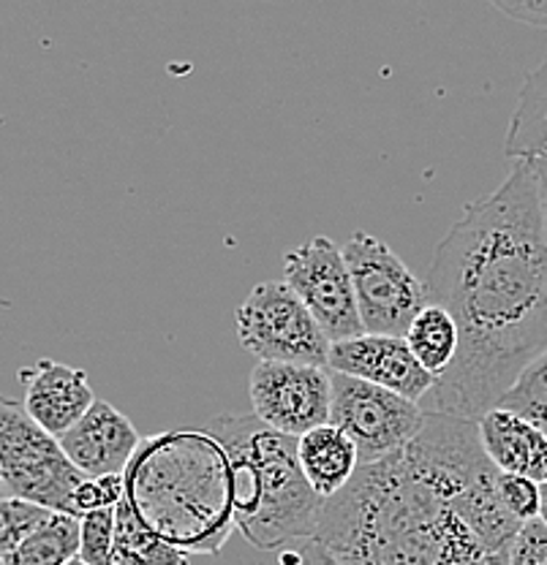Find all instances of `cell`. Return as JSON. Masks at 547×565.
Returning <instances> with one entry per match:
<instances>
[{"mask_svg":"<svg viewBox=\"0 0 547 565\" xmlns=\"http://www.w3.org/2000/svg\"><path fill=\"white\" fill-rule=\"evenodd\" d=\"M403 338L409 343V349L414 351V356L420 359L422 367L436 375V379H441L450 370V364L457 356V345H461L455 318H452L450 310L433 302H428L414 316V321L406 329Z\"/></svg>","mask_w":547,"mask_h":565,"instance_id":"d6986e66","label":"cell"},{"mask_svg":"<svg viewBox=\"0 0 547 565\" xmlns=\"http://www.w3.org/2000/svg\"><path fill=\"white\" fill-rule=\"evenodd\" d=\"M80 557L91 565H115V509H96L80 516Z\"/></svg>","mask_w":547,"mask_h":565,"instance_id":"7402d4cb","label":"cell"},{"mask_svg":"<svg viewBox=\"0 0 547 565\" xmlns=\"http://www.w3.org/2000/svg\"><path fill=\"white\" fill-rule=\"evenodd\" d=\"M80 516L69 511H50V516L28 533L11 555L3 557V565H66L80 555Z\"/></svg>","mask_w":547,"mask_h":565,"instance_id":"ac0fdd59","label":"cell"},{"mask_svg":"<svg viewBox=\"0 0 547 565\" xmlns=\"http://www.w3.org/2000/svg\"><path fill=\"white\" fill-rule=\"evenodd\" d=\"M0 481H3V479H0Z\"/></svg>","mask_w":547,"mask_h":565,"instance_id":"1f68e13d","label":"cell"},{"mask_svg":"<svg viewBox=\"0 0 547 565\" xmlns=\"http://www.w3.org/2000/svg\"><path fill=\"white\" fill-rule=\"evenodd\" d=\"M284 280L308 305L329 343H340L362 334L360 305L344 247L329 237H311L284 256Z\"/></svg>","mask_w":547,"mask_h":565,"instance_id":"9c48e42d","label":"cell"},{"mask_svg":"<svg viewBox=\"0 0 547 565\" xmlns=\"http://www.w3.org/2000/svg\"><path fill=\"white\" fill-rule=\"evenodd\" d=\"M491 3L512 20L547 31V0H491Z\"/></svg>","mask_w":547,"mask_h":565,"instance_id":"484cf974","label":"cell"},{"mask_svg":"<svg viewBox=\"0 0 547 565\" xmlns=\"http://www.w3.org/2000/svg\"><path fill=\"white\" fill-rule=\"evenodd\" d=\"M526 161H532L534 177H537L539 210H543V226H545V237H547V156H537V158H526Z\"/></svg>","mask_w":547,"mask_h":565,"instance_id":"83f0119b","label":"cell"},{"mask_svg":"<svg viewBox=\"0 0 547 565\" xmlns=\"http://www.w3.org/2000/svg\"><path fill=\"white\" fill-rule=\"evenodd\" d=\"M0 565H3V561H0Z\"/></svg>","mask_w":547,"mask_h":565,"instance_id":"4dcf8cb0","label":"cell"},{"mask_svg":"<svg viewBox=\"0 0 547 565\" xmlns=\"http://www.w3.org/2000/svg\"><path fill=\"white\" fill-rule=\"evenodd\" d=\"M0 479L17 498L72 514L85 473L63 451L61 438L28 414L25 403L0 397Z\"/></svg>","mask_w":547,"mask_h":565,"instance_id":"5b68a950","label":"cell"},{"mask_svg":"<svg viewBox=\"0 0 547 565\" xmlns=\"http://www.w3.org/2000/svg\"><path fill=\"white\" fill-rule=\"evenodd\" d=\"M115 565H191V555L147 525L123 494L115 505Z\"/></svg>","mask_w":547,"mask_h":565,"instance_id":"e0dca14e","label":"cell"},{"mask_svg":"<svg viewBox=\"0 0 547 565\" xmlns=\"http://www.w3.org/2000/svg\"><path fill=\"white\" fill-rule=\"evenodd\" d=\"M46 516H50V509L33 503V500L17 498V494L0 500V561L11 555Z\"/></svg>","mask_w":547,"mask_h":565,"instance_id":"44dd1931","label":"cell"},{"mask_svg":"<svg viewBox=\"0 0 547 565\" xmlns=\"http://www.w3.org/2000/svg\"><path fill=\"white\" fill-rule=\"evenodd\" d=\"M139 444L137 427L104 399H96L87 414L61 435L63 451L85 476L126 473Z\"/></svg>","mask_w":547,"mask_h":565,"instance_id":"7c38bea8","label":"cell"},{"mask_svg":"<svg viewBox=\"0 0 547 565\" xmlns=\"http://www.w3.org/2000/svg\"><path fill=\"white\" fill-rule=\"evenodd\" d=\"M539 520L547 525V481L543 484V509H539Z\"/></svg>","mask_w":547,"mask_h":565,"instance_id":"f1b7e54d","label":"cell"},{"mask_svg":"<svg viewBox=\"0 0 547 565\" xmlns=\"http://www.w3.org/2000/svg\"><path fill=\"white\" fill-rule=\"evenodd\" d=\"M238 340L259 362H329V338L286 280H264L240 302Z\"/></svg>","mask_w":547,"mask_h":565,"instance_id":"8992f818","label":"cell"},{"mask_svg":"<svg viewBox=\"0 0 547 565\" xmlns=\"http://www.w3.org/2000/svg\"><path fill=\"white\" fill-rule=\"evenodd\" d=\"M17 379L25 386L22 403H25L28 414L57 438L69 427H74L96 403L85 370L52 362V359H41L31 367H22Z\"/></svg>","mask_w":547,"mask_h":565,"instance_id":"4fadbf2b","label":"cell"},{"mask_svg":"<svg viewBox=\"0 0 547 565\" xmlns=\"http://www.w3.org/2000/svg\"><path fill=\"white\" fill-rule=\"evenodd\" d=\"M428 302L450 310L461 345L431 388V411L476 419L496 408L547 351V237L532 161L466 204L425 278Z\"/></svg>","mask_w":547,"mask_h":565,"instance_id":"7a4b0ae2","label":"cell"},{"mask_svg":"<svg viewBox=\"0 0 547 565\" xmlns=\"http://www.w3.org/2000/svg\"><path fill=\"white\" fill-rule=\"evenodd\" d=\"M66 565H91V563H85L80 555H76V557H72V561H69Z\"/></svg>","mask_w":547,"mask_h":565,"instance_id":"f546056e","label":"cell"},{"mask_svg":"<svg viewBox=\"0 0 547 565\" xmlns=\"http://www.w3.org/2000/svg\"><path fill=\"white\" fill-rule=\"evenodd\" d=\"M498 479L480 422L428 411L403 451L360 465L325 500L314 539L340 565H507L523 522Z\"/></svg>","mask_w":547,"mask_h":565,"instance_id":"6da1fadb","label":"cell"},{"mask_svg":"<svg viewBox=\"0 0 547 565\" xmlns=\"http://www.w3.org/2000/svg\"><path fill=\"white\" fill-rule=\"evenodd\" d=\"M344 258L365 332L406 334L414 316L428 305L425 280H417L403 258L374 234H351L344 245Z\"/></svg>","mask_w":547,"mask_h":565,"instance_id":"52a82bcc","label":"cell"},{"mask_svg":"<svg viewBox=\"0 0 547 565\" xmlns=\"http://www.w3.org/2000/svg\"><path fill=\"white\" fill-rule=\"evenodd\" d=\"M480 438L485 451L504 473L547 481V435L537 424L507 408H491L480 419Z\"/></svg>","mask_w":547,"mask_h":565,"instance_id":"5bb4252c","label":"cell"},{"mask_svg":"<svg viewBox=\"0 0 547 565\" xmlns=\"http://www.w3.org/2000/svg\"><path fill=\"white\" fill-rule=\"evenodd\" d=\"M425 419L428 411L417 399L333 370L329 422L355 440L360 465L403 451L425 427Z\"/></svg>","mask_w":547,"mask_h":565,"instance_id":"ba28073f","label":"cell"},{"mask_svg":"<svg viewBox=\"0 0 547 565\" xmlns=\"http://www.w3.org/2000/svg\"><path fill=\"white\" fill-rule=\"evenodd\" d=\"M327 367L335 373L355 375L368 384L385 386L390 392L403 394V397L417 399V403L428 397L436 384V375L422 367L403 334L362 332L333 343Z\"/></svg>","mask_w":547,"mask_h":565,"instance_id":"8fae6325","label":"cell"},{"mask_svg":"<svg viewBox=\"0 0 547 565\" xmlns=\"http://www.w3.org/2000/svg\"><path fill=\"white\" fill-rule=\"evenodd\" d=\"M281 565H340V563L325 544H319L316 539H308V544L299 546L297 552H286V555H281Z\"/></svg>","mask_w":547,"mask_h":565,"instance_id":"4316f807","label":"cell"},{"mask_svg":"<svg viewBox=\"0 0 547 565\" xmlns=\"http://www.w3.org/2000/svg\"><path fill=\"white\" fill-rule=\"evenodd\" d=\"M496 408L515 411L547 435V351L526 364L515 384L498 399Z\"/></svg>","mask_w":547,"mask_h":565,"instance_id":"ffe728a7","label":"cell"},{"mask_svg":"<svg viewBox=\"0 0 547 565\" xmlns=\"http://www.w3.org/2000/svg\"><path fill=\"white\" fill-rule=\"evenodd\" d=\"M507 565H547V525L543 520L523 522Z\"/></svg>","mask_w":547,"mask_h":565,"instance_id":"d4e9b609","label":"cell"},{"mask_svg":"<svg viewBox=\"0 0 547 565\" xmlns=\"http://www.w3.org/2000/svg\"><path fill=\"white\" fill-rule=\"evenodd\" d=\"M498 490H502L504 505L517 516L520 522L539 520V509H543V484L528 476L504 473L498 479Z\"/></svg>","mask_w":547,"mask_h":565,"instance_id":"cb8c5ba5","label":"cell"},{"mask_svg":"<svg viewBox=\"0 0 547 565\" xmlns=\"http://www.w3.org/2000/svg\"><path fill=\"white\" fill-rule=\"evenodd\" d=\"M123 494H126V479H123V473L85 476V481L74 492L72 514L82 516L96 509H115Z\"/></svg>","mask_w":547,"mask_h":565,"instance_id":"603a6c76","label":"cell"},{"mask_svg":"<svg viewBox=\"0 0 547 565\" xmlns=\"http://www.w3.org/2000/svg\"><path fill=\"white\" fill-rule=\"evenodd\" d=\"M299 465L305 470V479L311 481L322 498H333L351 481L355 470L360 468V455L349 435L333 422L299 435Z\"/></svg>","mask_w":547,"mask_h":565,"instance_id":"9a60e30c","label":"cell"},{"mask_svg":"<svg viewBox=\"0 0 547 565\" xmlns=\"http://www.w3.org/2000/svg\"><path fill=\"white\" fill-rule=\"evenodd\" d=\"M249 397L256 419L299 438L329 422L333 370L319 364L259 362L251 370Z\"/></svg>","mask_w":547,"mask_h":565,"instance_id":"30bf717a","label":"cell"},{"mask_svg":"<svg viewBox=\"0 0 547 565\" xmlns=\"http://www.w3.org/2000/svg\"><path fill=\"white\" fill-rule=\"evenodd\" d=\"M123 479L139 516L188 555H213L238 527L232 468L210 429L143 440Z\"/></svg>","mask_w":547,"mask_h":565,"instance_id":"3957f363","label":"cell"},{"mask_svg":"<svg viewBox=\"0 0 547 565\" xmlns=\"http://www.w3.org/2000/svg\"><path fill=\"white\" fill-rule=\"evenodd\" d=\"M504 156L512 161L547 156V55L523 82L504 141Z\"/></svg>","mask_w":547,"mask_h":565,"instance_id":"2e32d148","label":"cell"},{"mask_svg":"<svg viewBox=\"0 0 547 565\" xmlns=\"http://www.w3.org/2000/svg\"><path fill=\"white\" fill-rule=\"evenodd\" d=\"M204 429L221 440L232 468L234 525L251 546L281 550L314 539L325 498L299 465V438L267 427L256 416H215Z\"/></svg>","mask_w":547,"mask_h":565,"instance_id":"277c9868","label":"cell"}]
</instances>
